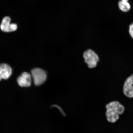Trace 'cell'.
Masks as SVG:
<instances>
[{"label":"cell","instance_id":"cell-9","mask_svg":"<svg viewBox=\"0 0 133 133\" xmlns=\"http://www.w3.org/2000/svg\"><path fill=\"white\" fill-rule=\"evenodd\" d=\"M57 108L59 110L60 112L62 114V116L64 117H65L66 116V115L65 113L64 112L62 108H61L60 106L58 105L57 104H53L50 106V108L51 109L52 108Z\"/></svg>","mask_w":133,"mask_h":133},{"label":"cell","instance_id":"cell-5","mask_svg":"<svg viewBox=\"0 0 133 133\" xmlns=\"http://www.w3.org/2000/svg\"><path fill=\"white\" fill-rule=\"evenodd\" d=\"M125 95L129 98H133V74L128 77L123 86Z\"/></svg>","mask_w":133,"mask_h":133},{"label":"cell","instance_id":"cell-4","mask_svg":"<svg viewBox=\"0 0 133 133\" xmlns=\"http://www.w3.org/2000/svg\"><path fill=\"white\" fill-rule=\"evenodd\" d=\"M11 18L6 16L3 18L0 25V29L3 32H9L16 31L17 29V25L16 24H10Z\"/></svg>","mask_w":133,"mask_h":133},{"label":"cell","instance_id":"cell-2","mask_svg":"<svg viewBox=\"0 0 133 133\" xmlns=\"http://www.w3.org/2000/svg\"><path fill=\"white\" fill-rule=\"evenodd\" d=\"M31 75L34 84L36 86L40 85L43 84L47 78L45 71L39 68L33 69L31 71Z\"/></svg>","mask_w":133,"mask_h":133},{"label":"cell","instance_id":"cell-6","mask_svg":"<svg viewBox=\"0 0 133 133\" xmlns=\"http://www.w3.org/2000/svg\"><path fill=\"white\" fill-rule=\"evenodd\" d=\"M31 75L28 72H24L18 77L17 81L18 84L22 87H29L31 83Z\"/></svg>","mask_w":133,"mask_h":133},{"label":"cell","instance_id":"cell-3","mask_svg":"<svg viewBox=\"0 0 133 133\" xmlns=\"http://www.w3.org/2000/svg\"><path fill=\"white\" fill-rule=\"evenodd\" d=\"M83 56L85 61L88 64V67L93 68L96 67L99 61L98 55L91 49H88L84 53Z\"/></svg>","mask_w":133,"mask_h":133},{"label":"cell","instance_id":"cell-8","mask_svg":"<svg viewBox=\"0 0 133 133\" xmlns=\"http://www.w3.org/2000/svg\"><path fill=\"white\" fill-rule=\"evenodd\" d=\"M128 0H121L118 3L119 9L124 12H127L131 8L130 5L128 2Z\"/></svg>","mask_w":133,"mask_h":133},{"label":"cell","instance_id":"cell-1","mask_svg":"<svg viewBox=\"0 0 133 133\" xmlns=\"http://www.w3.org/2000/svg\"><path fill=\"white\" fill-rule=\"evenodd\" d=\"M106 116L107 121L111 123L116 122L119 118V115L123 114L125 108L117 101H113L106 105Z\"/></svg>","mask_w":133,"mask_h":133},{"label":"cell","instance_id":"cell-7","mask_svg":"<svg viewBox=\"0 0 133 133\" xmlns=\"http://www.w3.org/2000/svg\"><path fill=\"white\" fill-rule=\"evenodd\" d=\"M12 69L8 65L3 64L0 65V81L9 78L12 74Z\"/></svg>","mask_w":133,"mask_h":133},{"label":"cell","instance_id":"cell-10","mask_svg":"<svg viewBox=\"0 0 133 133\" xmlns=\"http://www.w3.org/2000/svg\"><path fill=\"white\" fill-rule=\"evenodd\" d=\"M129 33L133 39V23L129 26Z\"/></svg>","mask_w":133,"mask_h":133}]
</instances>
